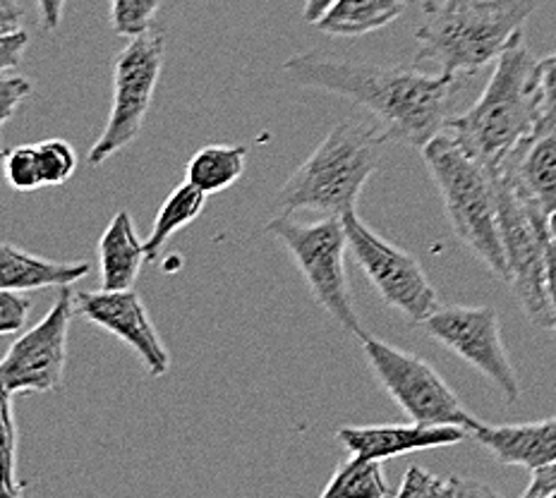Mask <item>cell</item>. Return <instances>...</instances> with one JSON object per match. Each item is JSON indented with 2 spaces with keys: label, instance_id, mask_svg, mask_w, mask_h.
<instances>
[{
  "label": "cell",
  "instance_id": "1",
  "mask_svg": "<svg viewBox=\"0 0 556 498\" xmlns=\"http://www.w3.org/2000/svg\"><path fill=\"white\" fill-rule=\"evenodd\" d=\"M286 75L293 82L329 91L369 111L384 127L389 142L422 149L446 130L448 108L458 79L427 75L415 67H384L348 61L324 51L288 58Z\"/></svg>",
  "mask_w": 556,
  "mask_h": 498
},
{
  "label": "cell",
  "instance_id": "2",
  "mask_svg": "<svg viewBox=\"0 0 556 498\" xmlns=\"http://www.w3.org/2000/svg\"><path fill=\"white\" fill-rule=\"evenodd\" d=\"M540 0H422L415 63L430 61L460 79L500 61L535 13Z\"/></svg>",
  "mask_w": 556,
  "mask_h": 498
},
{
  "label": "cell",
  "instance_id": "3",
  "mask_svg": "<svg viewBox=\"0 0 556 498\" xmlns=\"http://www.w3.org/2000/svg\"><path fill=\"white\" fill-rule=\"evenodd\" d=\"M538 123V61L520 37L500 55L482 97L466 113L448 118L446 132L475 161L496 173L518 146L535 137Z\"/></svg>",
  "mask_w": 556,
  "mask_h": 498
},
{
  "label": "cell",
  "instance_id": "4",
  "mask_svg": "<svg viewBox=\"0 0 556 498\" xmlns=\"http://www.w3.org/2000/svg\"><path fill=\"white\" fill-rule=\"evenodd\" d=\"M389 137L375 123L345 120L324 137L278 192L283 212L309 208L321 216L343 218L355 214L367 180L381 166V152Z\"/></svg>",
  "mask_w": 556,
  "mask_h": 498
},
{
  "label": "cell",
  "instance_id": "5",
  "mask_svg": "<svg viewBox=\"0 0 556 498\" xmlns=\"http://www.w3.org/2000/svg\"><path fill=\"white\" fill-rule=\"evenodd\" d=\"M422 161L442 194L456 238L508 285L496 173L475 161L446 130L422 146Z\"/></svg>",
  "mask_w": 556,
  "mask_h": 498
},
{
  "label": "cell",
  "instance_id": "6",
  "mask_svg": "<svg viewBox=\"0 0 556 498\" xmlns=\"http://www.w3.org/2000/svg\"><path fill=\"white\" fill-rule=\"evenodd\" d=\"M266 230L291 252L298 271L303 273L317 305L343 331H351L361 339L365 333L363 321L355 311L345 273L348 238L343 218L324 216L319 221L303 224L288 214H281L266 224Z\"/></svg>",
  "mask_w": 556,
  "mask_h": 498
},
{
  "label": "cell",
  "instance_id": "7",
  "mask_svg": "<svg viewBox=\"0 0 556 498\" xmlns=\"http://www.w3.org/2000/svg\"><path fill=\"white\" fill-rule=\"evenodd\" d=\"M496 184H500V218L508 285L532 327L540 331H556L547 266L549 218L530 206L502 173H496Z\"/></svg>",
  "mask_w": 556,
  "mask_h": 498
},
{
  "label": "cell",
  "instance_id": "8",
  "mask_svg": "<svg viewBox=\"0 0 556 498\" xmlns=\"http://www.w3.org/2000/svg\"><path fill=\"white\" fill-rule=\"evenodd\" d=\"M361 345L379 386L410 417V422L425 426L454 424L468 432L480 424L478 417L463 408L454 388L422 357L399 350L369 333L361 335Z\"/></svg>",
  "mask_w": 556,
  "mask_h": 498
},
{
  "label": "cell",
  "instance_id": "9",
  "mask_svg": "<svg viewBox=\"0 0 556 498\" xmlns=\"http://www.w3.org/2000/svg\"><path fill=\"white\" fill-rule=\"evenodd\" d=\"M161 69H164V37L159 31L130 39L115 55L109 123L97 144L89 149V166H101L139 137Z\"/></svg>",
  "mask_w": 556,
  "mask_h": 498
},
{
  "label": "cell",
  "instance_id": "10",
  "mask_svg": "<svg viewBox=\"0 0 556 498\" xmlns=\"http://www.w3.org/2000/svg\"><path fill=\"white\" fill-rule=\"evenodd\" d=\"M343 228L348 238V250L353 252L355 261L375 285V291L384 303L396 309L415 327L434 315L439 305L437 288L422 271L413 254L393 247L391 242L379 238L369 230L357 214L343 216Z\"/></svg>",
  "mask_w": 556,
  "mask_h": 498
},
{
  "label": "cell",
  "instance_id": "11",
  "mask_svg": "<svg viewBox=\"0 0 556 498\" xmlns=\"http://www.w3.org/2000/svg\"><path fill=\"white\" fill-rule=\"evenodd\" d=\"M420 327L430 339L442 343L446 350L458 355L472 369H478L508 405L520 400V384L511 357L506 353L502 323L494 307L442 305Z\"/></svg>",
  "mask_w": 556,
  "mask_h": 498
},
{
  "label": "cell",
  "instance_id": "12",
  "mask_svg": "<svg viewBox=\"0 0 556 498\" xmlns=\"http://www.w3.org/2000/svg\"><path fill=\"white\" fill-rule=\"evenodd\" d=\"M75 311V293L58 288L55 303L37 327L10 345L0 365V384L8 393H49L63 386L67 365V331Z\"/></svg>",
  "mask_w": 556,
  "mask_h": 498
},
{
  "label": "cell",
  "instance_id": "13",
  "mask_svg": "<svg viewBox=\"0 0 556 498\" xmlns=\"http://www.w3.org/2000/svg\"><path fill=\"white\" fill-rule=\"evenodd\" d=\"M75 311L94 327L113 333L142 360L149 376H164L170 369V355L149 319V311L132 288L130 291L75 293Z\"/></svg>",
  "mask_w": 556,
  "mask_h": 498
},
{
  "label": "cell",
  "instance_id": "14",
  "mask_svg": "<svg viewBox=\"0 0 556 498\" xmlns=\"http://www.w3.org/2000/svg\"><path fill=\"white\" fill-rule=\"evenodd\" d=\"M348 454L361 460H391L420 450L456 446L470 438L463 426H425V424H367V426H341L336 432Z\"/></svg>",
  "mask_w": 556,
  "mask_h": 498
},
{
  "label": "cell",
  "instance_id": "15",
  "mask_svg": "<svg viewBox=\"0 0 556 498\" xmlns=\"http://www.w3.org/2000/svg\"><path fill=\"white\" fill-rule=\"evenodd\" d=\"M472 442L490 450L500 465L526 468L535 472L556 460V417L526 424H486L480 422L470 432Z\"/></svg>",
  "mask_w": 556,
  "mask_h": 498
},
{
  "label": "cell",
  "instance_id": "16",
  "mask_svg": "<svg viewBox=\"0 0 556 498\" xmlns=\"http://www.w3.org/2000/svg\"><path fill=\"white\" fill-rule=\"evenodd\" d=\"M544 218L556 212V132L530 137L496 170Z\"/></svg>",
  "mask_w": 556,
  "mask_h": 498
},
{
  "label": "cell",
  "instance_id": "17",
  "mask_svg": "<svg viewBox=\"0 0 556 498\" xmlns=\"http://www.w3.org/2000/svg\"><path fill=\"white\" fill-rule=\"evenodd\" d=\"M144 261L147 250L144 242L137 238L132 216L118 212L99 240L101 288H106V291H130Z\"/></svg>",
  "mask_w": 556,
  "mask_h": 498
},
{
  "label": "cell",
  "instance_id": "18",
  "mask_svg": "<svg viewBox=\"0 0 556 498\" xmlns=\"http://www.w3.org/2000/svg\"><path fill=\"white\" fill-rule=\"evenodd\" d=\"M91 273L89 261H51L5 242L0 247V285L8 291L67 288Z\"/></svg>",
  "mask_w": 556,
  "mask_h": 498
},
{
  "label": "cell",
  "instance_id": "19",
  "mask_svg": "<svg viewBox=\"0 0 556 498\" xmlns=\"http://www.w3.org/2000/svg\"><path fill=\"white\" fill-rule=\"evenodd\" d=\"M405 0H336L317 22L329 37L357 39L389 27L403 15Z\"/></svg>",
  "mask_w": 556,
  "mask_h": 498
},
{
  "label": "cell",
  "instance_id": "20",
  "mask_svg": "<svg viewBox=\"0 0 556 498\" xmlns=\"http://www.w3.org/2000/svg\"><path fill=\"white\" fill-rule=\"evenodd\" d=\"M245 161L248 149L242 144H208L190 158L185 180L212 196L228 190L242 178Z\"/></svg>",
  "mask_w": 556,
  "mask_h": 498
},
{
  "label": "cell",
  "instance_id": "21",
  "mask_svg": "<svg viewBox=\"0 0 556 498\" xmlns=\"http://www.w3.org/2000/svg\"><path fill=\"white\" fill-rule=\"evenodd\" d=\"M206 196L208 194H204L200 188H194L188 180L178 184V188L168 194L164 206L159 208L152 233L144 240L147 261H154L159 257V252L164 250L168 238H173L180 228L190 226L200 218V214L204 212Z\"/></svg>",
  "mask_w": 556,
  "mask_h": 498
},
{
  "label": "cell",
  "instance_id": "22",
  "mask_svg": "<svg viewBox=\"0 0 556 498\" xmlns=\"http://www.w3.org/2000/svg\"><path fill=\"white\" fill-rule=\"evenodd\" d=\"M396 491L391 489L384 477V468L381 460H361L351 456L343 460L336 472L331 474L329 484L321 489L324 498L331 496H375L384 498L393 496Z\"/></svg>",
  "mask_w": 556,
  "mask_h": 498
},
{
  "label": "cell",
  "instance_id": "23",
  "mask_svg": "<svg viewBox=\"0 0 556 498\" xmlns=\"http://www.w3.org/2000/svg\"><path fill=\"white\" fill-rule=\"evenodd\" d=\"M396 496L413 498V496H494V489L482 486L472 480H458V477H439L430 470L410 465L408 472L403 474V482L396 489Z\"/></svg>",
  "mask_w": 556,
  "mask_h": 498
},
{
  "label": "cell",
  "instance_id": "24",
  "mask_svg": "<svg viewBox=\"0 0 556 498\" xmlns=\"http://www.w3.org/2000/svg\"><path fill=\"white\" fill-rule=\"evenodd\" d=\"M164 0H111V29L125 39L152 31Z\"/></svg>",
  "mask_w": 556,
  "mask_h": 498
},
{
  "label": "cell",
  "instance_id": "25",
  "mask_svg": "<svg viewBox=\"0 0 556 498\" xmlns=\"http://www.w3.org/2000/svg\"><path fill=\"white\" fill-rule=\"evenodd\" d=\"M43 188H61L77 173V152L65 139H43L37 144Z\"/></svg>",
  "mask_w": 556,
  "mask_h": 498
},
{
  "label": "cell",
  "instance_id": "26",
  "mask_svg": "<svg viewBox=\"0 0 556 498\" xmlns=\"http://www.w3.org/2000/svg\"><path fill=\"white\" fill-rule=\"evenodd\" d=\"M5 178L20 192H34L43 188L37 144H22L5 152Z\"/></svg>",
  "mask_w": 556,
  "mask_h": 498
},
{
  "label": "cell",
  "instance_id": "27",
  "mask_svg": "<svg viewBox=\"0 0 556 498\" xmlns=\"http://www.w3.org/2000/svg\"><path fill=\"white\" fill-rule=\"evenodd\" d=\"M15 448H17V426L13 417V393L3 391V496L17 498L22 496V486L15 474Z\"/></svg>",
  "mask_w": 556,
  "mask_h": 498
},
{
  "label": "cell",
  "instance_id": "28",
  "mask_svg": "<svg viewBox=\"0 0 556 498\" xmlns=\"http://www.w3.org/2000/svg\"><path fill=\"white\" fill-rule=\"evenodd\" d=\"M540 123L535 135L556 132V53L538 61Z\"/></svg>",
  "mask_w": 556,
  "mask_h": 498
},
{
  "label": "cell",
  "instance_id": "29",
  "mask_svg": "<svg viewBox=\"0 0 556 498\" xmlns=\"http://www.w3.org/2000/svg\"><path fill=\"white\" fill-rule=\"evenodd\" d=\"M31 311V299L22 295L20 291H8L3 288L0 293V333L13 335L27 327Z\"/></svg>",
  "mask_w": 556,
  "mask_h": 498
},
{
  "label": "cell",
  "instance_id": "30",
  "mask_svg": "<svg viewBox=\"0 0 556 498\" xmlns=\"http://www.w3.org/2000/svg\"><path fill=\"white\" fill-rule=\"evenodd\" d=\"M31 94V82L17 73H0V120L13 118L20 103Z\"/></svg>",
  "mask_w": 556,
  "mask_h": 498
},
{
  "label": "cell",
  "instance_id": "31",
  "mask_svg": "<svg viewBox=\"0 0 556 498\" xmlns=\"http://www.w3.org/2000/svg\"><path fill=\"white\" fill-rule=\"evenodd\" d=\"M29 46V34L25 29L0 34V73H15Z\"/></svg>",
  "mask_w": 556,
  "mask_h": 498
},
{
  "label": "cell",
  "instance_id": "32",
  "mask_svg": "<svg viewBox=\"0 0 556 498\" xmlns=\"http://www.w3.org/2000/svg\"><path fill=\"white\" fill-rule=\"evenodd\" d=\"M526 498H554L556 496V460L547 468H540L532 472L528 489L523 491Z\"/></svg>",
  "mask_w": 556,
  "mask_h": 498
},
{
  "label": "cell",
  "instance_id": "33",
  "mask_svg": "<svg viewBox=\"0 0 556 498\" xmlns=\"http://www.w3.org/2000/svg\"><path fill=\"white\" fill-rule=\"evenodd\" d=\"M22 22H25V13L15 0H0V34L22 29Z\"/></svg>",
  "mask_w": 556,
  "mask_h": 498
},
{
  "label": "cell",
  "instance_id": "34",
  "mask_svg": "<svg viewBox=\"0 0 556 498\" xmlns=\"http://www.w3.org/2000/svg\"><path fill=\"white\" fill-rule=\"evenodd\" d=\"M65 3L67 0H37L39 13H41V25L49 31H55L58 27H61Z\"/></svg>",
  "mask_w": 556,
  "mask_h": 498
},
{
  "label": "cell",
  "instance_id": "35",
  "mask_svg": "<svg viewBox=\"0 0 556 498\" xmlns=\"http://www.w3.org/2000/svg\"><path fill=\"white\" fill-rule=\"evenodd\" d=\"M336 3V0H305L303 8V20L309 22V25H317V22L324 17V13Z\"/></svg>",
  "mask_w": 556,
  "mask_h": 498
},
{
  "label": "cell",
  "instance_id": "36",
  "mask_svg": "<svg viewBox=\"0 0 556 498\" xmlns=\"http://www.w3.org/2000/svg\"><path fill=\"white\" fill-rule=\"evenodd\" d=\"M547 266H556V212L549 218V247H547Z\"/></svg>",
  "mask_w": 556,
  "mask_h": 498
}]
</instances>
